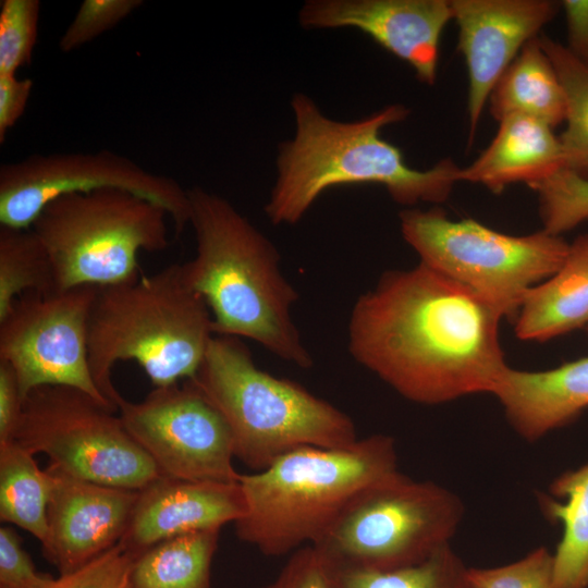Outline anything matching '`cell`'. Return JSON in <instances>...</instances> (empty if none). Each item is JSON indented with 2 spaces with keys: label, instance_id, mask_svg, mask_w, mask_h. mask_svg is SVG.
Masks as SVG:
<instances>
[{
  "label": "cell",
  "instance_id": "37",
  "mask_svg": "<svg viewBox=\"0 0 588 588\" xmlns=\"http://www.w3.org/2000/svg\"><path fill=\"white\" fill-rule=\"evenodd\" d=\"M567 29V50L578 60L588 63V0H564Z\"/></svg>",
  "mask_w": 588,
  "mask_h": 588
},
{
  "label": "cell",
  "instance_id": "30",
  "mask_svg": "<svg viewBox=\"0 0 588 588\" xmlns=\"http://www.w3.org/2000/svg\"><path fill=\"white\" fill-rule=\"evenodd\" d=\"M468 588H553V554L539 547L513 563L467 569Z\"/></svg>",
  "mask_w": 588,
  "mask_h": 588
},
{
  "label": "cell",
  "instance_id": "20",
  "mask_svg": "<svg viewBox=\"0 0 588 588\" xmlns=\"http://www.w3.org/2000/svg\"><path fill=\"white\" fill-rule=\"evenodd\" d=\"M588 326V234L568 246L559 270L532 287L515 318L524 341L544 342Z\"/></svg>",
  "mask_w": 588,
  "mask_h": 588
},
{
  "label": "cell",
  "instance_id": "21",
  "mask_svg": "<svg viewBox=\"0 0 588 588\" xmlns=\"http://www.w3.org/2000/svg\"><path fill=\"white\" fill-rule=\"evenodd\" d=\"M492 117L520 114L552 128L565 121V97L556 71L539 42L529 40L504 71L490 97Z\"/></svg>",
  "mask_w": 588,
  "mask_h": 588
},
{
  "label": "cell",
  "instance_id": "9",
  "mask_svg": "<svg viewBox=\"0 0 588 588\" xmlns=\"http://www.w3.org/2000/svg\"><path fill=\"white\" fill-rule=\"evenodd\" d=\"M405 242L420 262L469 287L503 317L516 318L527 293L564 262L569 244L544 230L514 236L440 208L400 212Z\"/></svg>",
  "mask_w": 588,
  "mask_h": 588
},
{
  "label": "cell",
  "instance_id": "33",
  "mask_svg": "<svg viewBox=\"0 0 588 588\" xmlns=\"http://www.w3.org/2000/svg\"><path fill=\"white\" fill-rule=\"evenodd\" d=\"M54 577L36 571L17 532L0 528V588H47Z\"/></svg>",
  "mask_w": 588,
  "mask_h": 588
},
{
  "label": "cell",
  "instance_id": "23",
  "mask_svg": "<svg viewBox=\"0 0 588 588\" xmlns=\"http://www.w3.org/2000/svg\"><path fill=\"white\" fill-rule=\"evenodd\" d=\"M220 529L162 540L134 559L132 588H211V563Z\"/></svg>",
  "mask_w": 588,
  "mask_h": 588
},
{
  "label": "cell",
  "instance_id": "32",
  "mask_svg": "<svg viewBox=\"0 0 588 588\" xmlns=\"http://www.w3.org/2000/svg\"><path fill=\"white\" fill-rule=\"evenodd\" d=\"M134 559L118 543L76 571L59 575L47 588H132Z\"/></svg>",
  "mask_w": 588,
  "mask_h": 588
},
{
  "label": "cell",
  "instance_id": "4",
  "mask_svg": "<svg viewBox=\"0 0 588 588\" xmlns=\"http://www.w3.org/2000/svg\"><path fill=\"white\" fill-rule=\"evenodd\" d=\"M215 335L210 310L185 281L181 265L96 289L88 318L93 379L118 412L123 396L112 382L121 360H135L155 387L177 383L197 371Z\"/></svg>",
  "mask_w": 588,
  "mask_h": 588
},
{
  "label": "cell",
  "instance_id": "26",
  "mask_svg": "<svg viewBox=\"0 0 588 588\" xmlns=\"http://www.w3.org/2000/svg\"><path fill=\"white\" fill-rule=\"evenodd\" d=\"M539 42L564 91L566 127L559 138L565 169L588 179V63L578 60L564 45L549 36H539Z\"/></svg>",
  "mask_w": 588,
  "mask_h": 588
},
{
  "label": "cell",
  "instance_id": "5",
  "mask_svg": "<svg viewBox=\"0 0 588 588\" xmlns=\"http://www.w3.org/2000/svg\"><path fill=\"white\" fill-rule=\"evenodd\" d=\"M397 473L394 440L382 433L345 448L295 449L241 474L247 510L236 535L267 556L292 553L320 539L359 491Z\"/></svg>",
  "mask_w": 588,
  "mask_h": 588
},
{
  "label": "cell",
  "instance_id": "25",
  "mask_svg": "<svg viewBox=\"0 0 588 588\" xmlns=\"http://www.w3.org/2000/svg\"><path fill=\"white\" fill-rule=\"evenodd\" d=\"M56 290L53 268L46 247L32 228H0V320L17 297L27 292Z\"/></svg>",
  "mask_w": 588,
  "mask_h": 588
},
{
  "label": "cell",
  "instance_id": "15",
  "mask_svg": "<svg viewBox=\"0 0 588 588\" xmlns=\"http://www.w3.org/2000/svg\"><path fill=\"white\" fill-rule=\"evenodd\" d=\"M468 74L469 142L490 94L522 48L558 14L551 0H451Z\"/></svg>",
  "mask_w": 588,
  "mask_h": 588
},
{
  "label": "cell",
  "instance_id": "18",
  "mask_svg": "<svg viewBox=\"0 0 588 588\" xmlns=\"http://www.w3.org/2000/svg\"><path fill=\"white\" fill-rule=\"evenodd\" d=\"M493 395L513 429L536 441L588 408V356L541 371L509 367Z\"/></svg>",
  "mask_w": 588,
  "mask_h": 588
},
{
  "label": "cell",
  "instance_id": "11",
  "mask_svg": "<svg viewBox=\"0 0 588 588\" xmlns=\"http://www.w3.org/2000/svg\"><path fill=\"white\" fill-rule=\"evenodd\" d=\"M102 188L144 197L167 210L176 235L189 221L187 189L110 150L30 155L0 166V225L28 229L53 199Z\"/></svg>",
  "mask_w": 588,
  "mask_h": 588
},
{
  "label": "cell",
  "instance_id": "12",
  "mask_svg": "<svg viewBox=\"0 0 588 588\" xmlns=\"http://www.w3.org/2000/svg\"><path fill=\"white\" fill-rule=\"evenodd\" d=\"M96 289L27 292L0 320V360L14 369L23 400L35 388L65 385L88 393L114 411L89 368L88 318Z\"/></svg>",
  "mask_w": 588,
  "mask_h": 588
},
{
  "label": "cell",
  "instance_id": "24",
  "mask_svg": "<svg viewBox=\"0 0 588 588\" xmlns=\"http://www.w3.org/2000/svg\"><path fill=\"white\" fill-rule=\"evenodd\" d=\"M52 488V474L40 469L30 452L13 440L0 443V518L32 534L41 546L48 538Z\"/></svg>",
  "mask_w": 588,
  "mask_h": 588
},
{
  "label": "cell",
  "instance_id": "35",
  "mask_svg": "<svg viewBox=\"0 0 588 588\" xmlns=\"http://www.w3.org/2000/svg\"><path fill=\"white\" fill-rule=\"evenodd\" d=\"M34 82L14 74H0V143L23 115Z\"/></svg>",
  "mask_w": 588,
  "mask_h": 588
},
{
  "label": "cell",
  "instance_id": "19",
  "mask_svg": "<svg viewBox=\"0 0 588 588\" xmlns=\"http://www.w3.org/2000/svg\"><path fill=\"white\" fill-rule=\"evenodd\" d=\"M499 123L482 154L460 168V181L481 184L498 194L518 182L532 188L565 168L560 138L551 126L520 114L507 115Z\"/></svg>",
  "mask_w": 588,
  "mask_h": 588
},
{
  "label": "cell",
  "instance_id": "31",
  "mask_svg": "<svg viewBox=\"0 0 588 588\" xmlns=\"http://www.w3.org/2000/svg\"><path fill=\"white\" fill-rule=\"evenodd\" d=\"M140 5L142 0H84L61 36L59 48L70 52L82 47L113 28Z\"/></svg>",
  "mask_w": 588,
  "mask_h": 588
},
{
  "label": "cell",
  "instance_id": "27",
  "mask_svg": "<svg viewBox=\"0 0 588 588\" xmlns=\"http://www.w3.org/2000/svg\"><path fill=\"white\" fill-rule=\"evenodd\" d=\"M330 568L339 588H468V567L451 544L420 563L390 571Z\"/></svg>",
  "mask_w": 588,
  "mask_h": 588
},
{
  "label": "cell",
  "instance_id": "10",
  "mask_svg": "<svg viewBox=\"0 0 588 588\" xmlns=\"http://www.w3.org/2000/svg\"><path fill=\"white\" fill-rule=\"evenodd\" d=\"M13 441L78 479L140 490L161 476L115 412L88 393L41 385L23 400Z\"/></svg>",
  "mask_w": 588,
  "mask_h": 588
},
{
  "label": "cell",
  "instance_id": "1",
  "mask_svg": "<svg viewBox=\"0 0 588 588\" xmlns=\"http://www.w3.org/2000/svg\"><path fill=\"white\" fill-rule=\"evenodd\" d=\"M502 317L469 287L419 262L384 272L356 299L347 348L415 403L493 394L509 369L499 341Z\"/></svg>",
  "mask_w": 588,
  "mask_h": 588
},
{
  "label": "cell",
  "instance_id": "17",
  "mask_svg": "<svg viewBox=\"0 0 588 588\" xmlns=\"http://www.w3.org/2000/svg\"><path fill=\"white\" fill-rule=\"evenodd\" d=\"M238 482L194 481L160 476L138 490L126 530L119 542L135 558L179 535L221 529L246 513Z\"/></svg>",
  "mask_w": 588,
  "mask_h": 588
},
{
  "label": "cell",
  "instance_id": "7",
  "mask_svg": "<svg viewBox=\"0 0 588 588\" xmlns=\"http://www.w3.org/2000/svg\"><path fill=\"white\" fill-rule=\"evenodd\" d=\"M168 218L144 197L102 188L51 200L30 228L48 252L56 290L64 291L138 279V253L169 246Z\"/></svg>",
  "mask_w": 588,
  "mask_h": 588
},
{
  "label": "cell",
  "instance_id": "3",
  "mask_svg": "<svg viewBox=\"0 0 588 588\" xmlns=\"http://www.w3.org/2000/svg\"><path fill=\"white\" fill-rule=\"evenodd\" d=\"M187 195L196 253L181 267L206 302L215 334L249 339L284 362L311 367L292 316L299 295L275 246L224 197L198 186Z\"/></svg>",
  "mask_w": 588,
  "mask_h": 588
},
{
  "label": "cell",
  "instance_id": "29",
  "mask_svg": "<svg viewBox=\"0 0 588 588\" xmlns=\"http://www.w3.org/2000/svg\"><path fill=\"white\" fill-rule=\"evenodd\" d=\"M38 0L0 2V74H14L32 62L38 35Z\"/></svg>",
  "mask_w": 588,
  "mask_h": 588
},
{
  "label": "cell",
  "instance_id": "13",
  "mask_svg": "<svg viewBox=\"0 0 588 588\" xmlns=\"http://www.w3.org/2000/svg\"><path fill=\"white\" fill-rule=\"evenodd\" d=\"M119 416L161 476L238 482L230 429L221 414L188 381L155 387L144 400L119 404Z\"/></svg>",
  "mask_w": 588,
  "mask_h": 588
},
{
  "label": "cell",
  "instance_id": "38",
  "mask_svg": "<svg viewBox=\"0 0 588 588\" xmlns=\"http://www.w3.org/2000/svg\"><path fill=\"white\" fill-rule=\"evenodd\" d=\"M587 331H588V326H587Z\"/></svg>",
  "mask_w": 588,
  "mask_h": 588
},
{
  "label": "cell",
  "instance_id": "2",
  "mask_svg": "<svg viewBox=\"0 0 588 588\" xmlns=\"http://www.w3.org/2000/svg\"><path fill=\"white\" fill-rule=\"evenodd\" d=\"M295 135L281 143L277 179L265 205L274 225H293L327 189L348 184H380L400 205L444 201L460 182V168L444 159L427 170L406 164L395 145L381 137L383 127L405 120L409 110L387 106L353 121H335L303 93L291 100Z\"/></svg>",
  "mask_w": 588,
  "mask_h": 588
},
{
  "label": "cell",
  "instance_id": "16",
  "mask_svg": "<svg viewBox=\"0 0 588 588\" xmlns=\"http://www.w3.org/2000/svg\"><path fill=\"white\" fill-rule=\"evenodd\" d=\"M47 468L53 476V488L48 504V538L41 549L59 575H64L121 541L138 490L100 485Z\"/></svg>",
  "mask_w": 588,
  "mask_h": 588
},
{
  "label": "cell",
  "instance_id": "8",
  "mask_svg": "<svg viewBox=\"0 0 588 588\" xmlns=\"http://www.w3.org/2000/svg\"><path fill=\"white\" fill-rule=\"evenodd\" d=\"M463 516L458 495L400 471L359 491L311 546L333 568L390 571L450 544Z\"/></svg>",
  "mask_w": 588,
  "mask_h": 588
},
{
  "label": "cell",
  "instance_id": "22",
  "mask_svg": "<svg viewBox=\"0 0 588 588\" xmlns=\"http://www.w3.org/2000/svg\"><path fill=\"white\" fill-rule=\"evenodd\" d=\"M550 492L563 499L540 497L547 516L563 525L553 554V588H588V463L558 476Z\"/></svg>",
  "mask_w": 588,
  "mask_h": 588
},
{
  "label": "cell",
  "instance_id": "34",
  "mask_svg": "<svg viewBox=\"0 0 588 588\" xmlns=\"http://www.w3.org/2000/svg\"><path fill=\"white\" fill-rule=\"evenodd\" d=\"M259 588H339L332 569L311 546L291 553L277 577Z\"/></svg>",
  "mask_w": 588,
  "mask_h": 588
},
{
  "label": "cell",
  "instance_id": "36",
  "mask_svg": "<svg viewBox=\"0 0 588 588\" xmlns=\"http://www.w3.org/2000/svg\"><path fill=\"white\" fill-rule=\"evenodd\" d=\"M23 407V396L12 366L0 360V443L11 441Z\"/></svg>",
  "mask_w": 588,
  "mask_h": 588
},
{
  "label": "cell",
  "instance_id": "14",
  "mask_svg": "<svg viewBox=\"0 0 588 588\" xmlns=\"http://www.w3.org/2000/svg\"><path fill=\"white\" fill-rule=\"evenodd\" d=\"M451 20V0H308L298 12L305 29L365 33L427 85L436 83L439 42Z\"/></svg>",
  "mask_w": 588,
  "mask_h": 588
},
{
  "label": "cell",
  "instance_id": "6",
  "mask_svg": "<svg viewBox=\"0 0 588 588\" xmlns=\"http://www.w3.org/2000/svg\"><path fill=\"white\" fill-rule=\"evenodd\" d=\"M187 380L225 420L234 456L256 471L302 446L338 449L358 440L348 415L258 368L240 338L215 334Z\"/></svg>",
  "mask_w": 588,
  "mask_h": 588
},
{
  "label": "cell",
  "instance_id": "28",
  "mask_svg": "<svg viewBox=\"0 0 588 588\" xmlns=\"http://www.w3.org/2000/svg\"><path fill=\"white\" fill-rule=\"evenodd\" d=\"M532 189L539 195L544 231L560 235L588 220V179L563 168Z\"/></svg>",
  "mask_w": 588,
  "mask_h": 588
}]
</instances>
